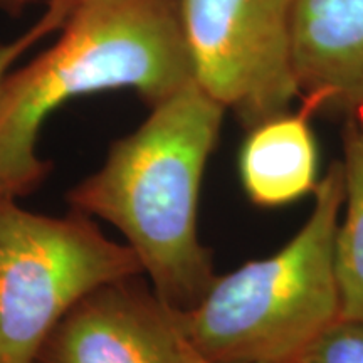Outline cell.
<instances>
[{
    "label": "cell",
    "instance_id": "277c9868",
    "mask_svg": "<svg viewBox=\"0 0 363 363\" xmlns=\"http://www.w3.org/2000/svg\"><path fill=\"white\" fill-rule=\"evenodd\" d=\"M143 272L130 246L81 212L49 217L0 197V363H35L81 298Z\"/></svg>",
    "mask_w": 363,
    "mask_h": 363
},
{
    "label": "cell",
    "instance_id": "5b68a950",
    "mask_svg": "<svg viewBox=\"0 0 363 363\" xmlns=\"http://www.w3.org/2000/svg\"><path fill=\"white\" fill-rule=\"evenodd\" d=\"M194 83L251 130L291 110L294 0H179Z\"/></svg>",
    "mask_w": 363,
    "mask_h": 363
},
{
    "label": "cell",
    "instance_id": "6da1fadb",
    "mask_svg": "<svg viewBox=\"0 0 363 363\" xmlns=\"http://www.w3.org/2000/svg\"><path fill=\"white\" fill-rule=\"evenodd\" d=\"M224 115L190 83L152 106L133 133L111 145L101 169L67 194L72 211L125 235L153 291L179 311L197 305L217 276L199 239L197 208Z\"/></svg>",
    "mask_w": 363,
    "mask_h": 363
},
{
    "label": "cell",
    "instance_id": "52a82bcc",
    "mask_svg": "<svg viewBox=\"0 0 363 363\" xmlns=\"http://www.w3.org/2000/svg\"><path fill=\"white\" fill-rule=\"evenodd\" d=\"M299 101L355 118L363 110V0H294Z\"/></svg>",
    "mask_w": 363,
    "mask_h": 363
},
{
    "label": "cell",
    "instance_id": "ba28073f",
    "mask_svg": "<svg viewBox=\"0 0 363 363\" xmlns=\"http://www.w3.org/2000/svg\"><path fill=\"white\" fill-rule=\"evenodd\" d=\"M315 113L311 104L299 101L298 111H286L249 130L240 148L239 172L244 190L256 206H286L315 192Z\"/></svg>",
    "mask_w": 363,
    "mask_h": 363
},
{
    "label": "cell",
    "instance_id": "7c38bea8",
    "mask_svg": "<svg viewBox=\"0 0 363 363\" xmlns=\"http://www.w3.org/2000/svg\"><path fill=\"white\" fill-rule=\"evenodd\" d=\"M51 0H0V12L9 16H19L26 9L38 6V4H49Z\"/></svg>",
    "mask_w": 363,
    "mask_h": 363
},
{
    "label": "cell",
    "instance_id": "8fae6325",
    "mask_svg": "<svg viewBox=\"0 0 363 363\" xmlns=\"http://www.w3.org/2000/svg\"><path fill=\"white\" fill-rule=\"evenodd\" d=\"M301 363H363V323L338 321L318 340Z\"/></svg>",
    "mask_w": 363,
    "mask_h": 363
},
{
    "label": "cell",
    "instance_id": "8992f818",
    "mask_svg": "<svg viewBox=\"0 0 363 363\" xmlns=\"http://www.w3.org/2000/svg\"><path fill=\"white\" fill-rule=\"evenodd\" d=\"M35 363H207L177 310L136 276L81 298L54 326Z\"/></svg>",
    "mask_w": 363,
    "mask_h": 363
},
{
    "label": "cell",
    "instance_id": "3957f363",
    "mask_svg": "<svg viewBox=\"0 0 363 363\" xmlns=\"http://www.w3.org/2000/svg\"><path fill=\"white\" fill-rule=\"evenodd\" d=\"M311 214L278 252L216 276L201 301L179 311L207 363H301L340 321L335 235L345 201L343 163L318 180Z\"/></svg>",
    "mask_w": 363,
    "mask_h": 363
},
{
    "label": "cell",
    "instance_id": "9c48e42d",
    "mask_svg": "<svg viewBox=\"0 0 363 363\" xmlns=\"http://www.w3.org/2000/svg\"><path fill=\"white\" fill-rule=\"evenodd\" d=\"M345 214L335 235L340 321L363 323V128L348 118L343 131Z\"/></svg>",
    "mask_w": 363,
    "mask_h": 363
},
{
    "label": "cell",
    "instance_id": "30bf717a",
    "mask_svg": "<svg viewBox=\"0 0 363 363\" xmlns=\"http://www.w3.org/2000/svg\"><path fill=\"white\" fill-rule=\"evenodd\" d=\"M76 0H51L49 4H45V11L40 16V19L35 21L27 29V33L11 40V43L0 44V86L22 54H26L33 45L38 44L40 39L48 38L54 30H61Z\"/></svg>",
    "mask_w": 363,
    "mask_h": 363
},
{
    "label": "cell",
    "instance_id": "4fadbf2b",
    "mask_svg": "<svg viewBox=\"0 0 363 363\" xmlns=\"http://www.w3.org/2000/svg\"><path fill=\"white\" fill-rule=\"evenodd\" d=\"M355 120L358 121V123H360V126L363 128V110H362L360 113H358V115L355 116Z\"/></svg>",
    "mask_w": 363,
    "mask_h": 363
},
{
    "label": "cell",
    "instance_id": "7a4b0ae2",
    "mask_svg": "<svg viewBox=\"0 0 363 363\" xmlns=\"http://www.w3.org/2000/svg\"><path fill=\"white\" fill-rule=\"evenodd\" d=\"M194 83L179 0H76L51 48L0 86V197L39 185L45 118L72 98L133 89L150 106Z\"/></svg>",
    "mask_w": 363,
    "mask_h": 363
}]
</instances>
